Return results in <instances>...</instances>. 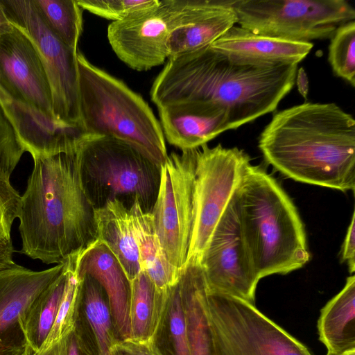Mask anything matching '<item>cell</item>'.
Wrapping results in <instances>:
<instances>
[{
  "label": "cell",
  "mask_w": 355,
  "mask_h": 355,
  "mask_svg": "<svg viewBox=\"0 0 355 355\" xmlns=\"http://www.w3.org/2000/svg\"><path fill=\"white\" fill-rule=\"evenodd\" d=\"M297 70V64L241 63L207 46L169 58L150 98L157 108L192 102L219 105L236 129L275 111L294 86Z\"/></svg>",
  "instance_id": "obj_1"
},
{
  "label": "cell",
  "mask_w": 355,
  "mask_h": 355,
  "mask_svg": "<svg viewBox=\"0 0 355 355\" xmlns=\"http://www.w3.org/2000/svg\"><path fill=\"white\" fill-rule=\"evenodd\" d=\"M78 144L67 152L33 157L21 196L19 252L46 264L64 263L97 240L95 209L83 185Z\"/></svg>",
  "instance_id": "obj_2"
},
{
  "label": "cell",
  "mask_w": 355,
  "mask_h": 355,
  "mask_svg": "<svg viewBox=\"0 0 355 355\" xmlns=\"http://www.w3.org/2000/svg\"><path fill=\"white\" fill-rule=\"evenodd\" d=\"M265 160L295 181L355 188V120L334 103L305 102L277 112L260 134Z\"/></svg>",
  "instance_id": "obj_3"
},
{
  "label": "cell",
  "mask_w": 355,
  "mask_h": 355,
  "mask_svg": "<svg viewBox=\"0 0 355 355\" xmlns=\"http://www.w3.org/2000/svg\"><path fill=\"white\" fill-rule=\"evenodd\" d=\"M242 235L257 277L285 275L309 260L302 221L291 198L261 167L246 166L234 194Z\"/></svg>",
  "instance_id": "obj_4"
},
{
  "label": "cell",
  "mask_w": 355,
  "mask_h": 355,
  "mask_svg": "<svg viewBox=\"0 0 355 355\" xmlns=\"http://www.w3.org/2000/svg\"><path fill=\"white\" fill-rule=\"evenodd\" d=\"M80 127L84 135L131 146L161 167L168 153L159 121L144 99L122 80L77 52Z\"/></svg>",
  "instance_id": "obj_5"
},
{
  "label": "cell",
  "mask_w": 355,
  "mask_h": 355,
  "mask_svg": "<svg viewBox=\"0 0 355 355\" xmlns=\"http://www.w3.org/2000/svg\"><path fill=\"white\" fill-rule=\"evenodd\" d=\"M78 146L83 185L94 209L114 199L132 206L137 199L144 211H151L159 189V166L112 137L84 135Z\"/></svg>",
  "instance_id": "obj_6"
},
{
  "label": "cell",
  "mask_w": 355,
  "mask_h": 355,
  "mask_svg": "<svg viewBox=\"0 0 355 355\" xmlns=\"http://www.w3.org/2000/svg\"><path fill=\"white\" fill-rule=\"evenodd\" d=\"M198 299L207 325L211 355H312L254 304L209 292L205 277Z\"/></svg>",
  "instance_id": "obj_7"
},
{
  "label": "cell",
  "mask_w": 355,
  "mask_h": 355,
  "mask_svg": "<svg viewBox=\"0 0 355 355\" xmlns=\"http://www.w3.org/2000/svg\"><path fill=\"white\" fill-rule=\"evenodd\" d=\"M232 5L241 28L295 42L331 38L340 25L355 19L345 0H232Z\"/></svg>",
  "instance_id": "obj_8"
},
{
  "label": "cell",
  "mask_w": 355,
  "mask_h": 355,
  "mask_svg": "<svg viewBox=\"0 0 355 355\" xmlns=\"http://www.w3.org/2000/svg\"><path fill=\"white\" fill-rule=\"evenodd\" d=\"M249 156L236 147L196 148L194 216L186 265L200 264L211 234L240 182ZM185 265V266H186Z\"/></svg>",
  "instance_id": "obj_9"
},
{
  "label": "cell",
  "mask_w": 355,
  "mask_h": 355,
  "mask_svg": "<svg viewBox=\"0 0 355 355\" xmlns=\"http://www.w3.org/2000/svg\"><path fill=\"white\" fill-rule=\"evenodd\" d=\"M196 148L172 152L160 167L157 198L150 214L162 250L179 273L188 256L194 216Z\"/></svg>",
  "instance_id": "obj_10"
},
{
  "label": "cell",
  "mask_w": 355,
  "mask_h": 355,
  "mask_svg": "<svg viewBox=\"0 0 355 355\" xmlns=\"http://www.w3.org/2000/svg\"><path fill=\"white\" fill-rule=\"evenodd\" d=\"M0 3L9 21L36 49L50 85L55 118L81 129L78 50L68 47L52 33L33 0H0Z\"/></svg>",
  "instance_id": "obj_11"
},
{
  "label": "cell",
  "mask_w": 355,
  "mask_h": 355,
  "mask_svg": "<svg viewBox=\"0 0 355 355\" xmlns=\"http://www.w3.org/2000/svg\"><path fill=\"white\" fill-rule=\"evenodd\" d=\"M188 0H164L107 28L110 44L129 67L147 71L168 58V41L185 21Z\"/></svg>",
  "instance_id": "obj_12"
},
{
  "label": "cell",
  "mask_w": 355,
  "mask_h": 355,
  "mask_svg": "<svg viewBox=\"0 0 355 355\" xmlns=\"http://www.w3.org/2000/svg\"><path fill=\"white\" fill-rule=\"evenodd\" d=\"M200 265L209 292L229 295L254 304L260 279L245 244L234 196L211 234Z\"/></svg>",
  "instance_id": "obj_13"
},
{
  "label": "cell",
  "mask_w": 355,
  "mask_h": 355,
  "mask_svg": "<svg viewBox=\"0 0 355 355\" xmlns=\"http://www.w3.org/2000/svg\"><path fill=\"white\" fill-rule=\"evenodd\" d=\"M0 85L15 99L55 117L40 58L31 40L14 25L0 37Z\"/></svg>",
  "instance_id": "obj_14"
},
{
  "label": "cell",
  "mask_w": 355,
  "mask_h": 355,
  "mask_svg": "<svg viewBox=\"0 0 355 355\" xmlns=\"http://www.w3.org/2000/svg\"><path fill=\"white\" fill-rule=\"evenodd\" d=\"M64 263L35 271L17 263L0 270V345L25 347L22 322L33 300L62 272Z\"/></svg>",
  "instance_id": "obj_15"
},
{
  "label": "cell",
  "mask_w": 355,
  "mask_h": 355,
  "mask_svg": "<svg viewBox=\"0 0 355 355\" xmlns=\"http://www.w3.org/2000/svg\"><path fill=\"white\" fill-rule=\"evenodd\" d=\"M0 105L32 157L69 151L84 135L80 128L15 99L1 85Z\"/></svg>",
  "instance_id": "obj_16"
},
{
  "label": "cell",
  "mask_w": 355,
  "mask_h": 355,
  "mask_svg": "<svg viewBox=\"0 0 355 355\" xmlns=\"http://www.w3.org/2000/svg\"><path fill=\"white\" fill-rule=\"evenodd\" d=\"M158 110L164 138L182 151L199 148L233 129L226 110L213 103H187Z\"/></svg>",
  "instance_id": "obj_17"
},
{
  "label": "cell",
  "mask_w": 355,
  "mask_h": 355,
  "mask_svg": "<svg viewBox=\"0 0 355 355\" xmlns=\"http://www.w3.org/2000/svg\"><path fill=\"white\" fill-rule=\"evenodd\" d=\"M311 42L256 34L234 26L210 47L241 63L274 67L298 64L313 48Z\"/></svg>",
  "instance_id": "obj_18"
},
{
  "label": "cell",
  "mask_w": 355,
  "mask_h": 355,
  "mask_svg": "<svg viewBox=\"0 0 355 355\" xmlns=\"http://www.w3.org/2000/svg\"><path fill=\"white\" fill-rule=\"evenodd\" d=\"M78 272L80 277L90 276L104 288L116 330L121 339L129 338V281L115 257L97 239L80 254Z\"/></svg>",
  "instance_id": "obj_19"
},
{
  "label": "cell",
  "mask_w": 355,
  "mask_h": 355,
  "mask_svg": "<svg viewBox=\"0 0 355 355\" xmlns=\"http://www.w3.org/2000/svg\"><path fill=\"white\" fill-rule=\"evenodd\" d=\"M236 24L232 0H198L189 23L171 34L168 58L210 46Z\"/></svg>",
  "instance_id": "obj_20"
},
{
  "label": "cell",
  "mask_w": 355,
  "mask_h": 355,
  "mask_svg": "<svg viewBox=\"0 0 355 355\" xmlns=\"http://www.w3.org/2000/svg\"><path fill=\"white\" fill-rule=\"evenodd\" d=\"M94 218L97 239L110 250L131 281L141 268L130 209L117 199L109 200L94 209Z\"/></svg>",
  "instance_id": "obj_21"
},
{
  "label": "cell",
  "mask_w": 355,
  "mask_h": 355,
  "mask_svg": "<svg viewBox=\"0 0 355 355\" xmlns=\"http://www.w3.org/2000/svg\"><path fill=\"white\" fill-rule=\"evenodd\" d=\"M320 340L328 355L355 350V276L321 309L318 322Z\"/></svg>",
  "instance_id": "obj_22"
},
{
  "label": "cell",
  "mask_w": 355,
  "mask_h": 355,
  "mask_svg": "<svg viewBox=\"0 0 355 355\" xmlns=\"http://www.w3.org/2000/svg\"><path fill=\"white\" fill-rule=\"evenodd\" d=\"M141 270L153 282L156 289L168 295L178 282L181 273L168 263L157 235L152 215L135 200L130 209Z\"/></svg>",
  "instance_id": "obj_23"
},
{
  "label": "cell",
  "mask_w": 355,
  "mask_h": 355,
  "mask_svg": "<svg viewBox=\"0 0 355 355\" xmlns=\"http://www.w3.org/2000/svg\"><path fill=\"white\" fill-rule=\"evenodd\" d=\"M129 338L156 340L168 312L171 293L158 292L142 270L129 282Z\"/></svg>",
  "instance_id": "obj_24"
},
{
  "label": "cell",
  "mask_w": 355,
  "mask_h": 355,
  "mask_svg": "<svg viewBox=\"0 0 355 355\" xmlns=\"http://www.w3.org/2000/svg\"><path fill=\"white\" fill-rule=\"evenodd\" d=\"M66 283V263L60 274L33 300L28 307L22 329L25 349L37 354L55 322Z\"/></svg>",
  "instance_id": "obj_25"
},
{
  "label": "cell",
  "mask_w": 355,
  "mask_h": 355,
  "mask_svg": "<svg viewBox=\"0 0 355 355\" xmlns=\"http://www.w3.org/2000/svg\"><path fill=\"white\" fill-rule=\"evenodd\" d=\"M80 254L65 261L66 283L56 318L46 339L35 354L48 351L76 332L83 281L78 272Z\"/></svg>",
  "instance_id": "obj_26"
},
{
  "label": "cell",
  "mask_w": 355,
  "mask_h": 355,
  "mask_svg": "<svg viewBox=\"0 0 355 355\" xmlns=\"http://www.w3.org/2000/svg\"><path fill=\"white\" fill-rule=\"evenodd\" d=\"M203 279L202 268L197 264L187 265L180 278L187 320L190 355H211L207 325L198 299V290Z\"/></svg>",
  "instance_id": "obj_27"
},
{
  "label": "cell",
  "mask_w": 355,
  "mask_h": 355,
  "mask_svg": "<svg viewBox=\"0 0 355 355\" xmlns=\"http://www.w3.org/2000/svg\"><path fill=\"white\" fill-rule=\"evenodd\" d=\"M43 21L68 47L77 51L83 31V9L76 0H33Z\"/></svg>",
  "instance_id": "obj_28"
},
{
  "label": "cell",
  "mask_w": 355,
  "mask_h": 355,
  "mask_svg": "<svg viewBox=\"0 0 355 355\" xmlns=\"http://www.w3.org/2000/svg\"><path fill=\"white\" fill-rule=\"evenodd\" d=\"M96 283L89 275L83 277L81 301L93 331L98 355H112L110 348L116 338L112 327L111 314Z\"/></svg>",
  "instance_id": "obj_29"
},
{
  "label": "cell",
  "mask_w": 355,
  "mask_h": 355,
  "mask_svg": "<svg viewBox=\"0 0 355 355\" xmlns=\"http://www.w3.org/2000/svg\"><path fill=\"white\" fill-rule=\"evenodd\" d=\"M328 60L338 77L355 86V21L336 30L331 37Z\"/></svg>",
  "instance_id": "obj_30"
},
{
  "label": "cell",
  "mask_w": 355,
  "mask_h": 355,
  "mask_svg": "<svg viewBox=\"0 0 355 355\" xmlns=\"http://www.w3.org/2000/svg\"><path fill=\"white\" fill-rule=\"evenodd\" d=\"M20 202L21 196L10 180H0V270L15 264L11 228L19 217Z\"/></svg>",
  "instance_id": "obj_31"
},
{
  "label": "cell",
  "mask_w": 355,
  "mask_h": 355,
  "mask_svg": "<svg viewBox=\"0 0 355 355\" xmlns=\"http://www.w3.org/2000/svg\"><path fill=\"white\" fill-rule=\"evenodd\" d=\"M83 9L99 17L118 21L157 6L159 0H76Z\"/></svg>",
  "instance_id": "obj_32"
},
{
  "label": "cell",
  "mask_w": 355,
  "mask_h": 355,
  "mask_svg": "<svg viewBox=\"0 0 355 355\" xmlns=\"http://www.w3.org/2000/svg\"><path fill=\"white\" fill-rule=\"evenodd\" d=\"M167 313L175 355H190L187 320L180 281L171 289Z\"/></svg>",
  "instance_id": "obj_33"
},
{
  "label": "cell",
  "mask_w": 355,
  "mask_h": 355,
  "mask_svg": "<svg viewBox=\"0 0 355 355\" xmlns=\"http://www.w3.org/2000/svg\"><path fill=\"white\" fill-rule=\"evenodd\" d=\"M112 355H163L156 340L121 339L114 342L110 348Z\"/></svg>",
  "instance_id": "obj_34"
},
{
  "label": "cell",
  "mask_w": 355,
  "mask_h": 355,
  "mask_svg": "<svg viewBox=\"0 0 355 355\" xmlns=\"http://www.w3.org/2000/svg\"><path fill=\"white\" fill-rule=\"evenodd\" d=\"M355 213L353 212L351 223L344 240L342 250V260L348 266L350 273L355 271Z\"/></svg>",
  "instance_id": "obj_35"
},
{
  "label": "cell",
  "mask_w": 355,
  "mask_h": 355,
  "mask_svg": "<svg viewBox=\"0 0 355 355\" xmlns=\"http://www.w3.org/2000/svg\"><path fill=\"white\" fill-rule=\"evenodd\" d=\"M21 355H34L24 349ZM35 355H80V345L76 332L67 339L56 344L46 352Z\"/></svg>",
  "instance_id": "obj_36"
},
{
  "label": "cell",
  "mask_w": 355,
  "mask_h": 355,
  "mask_svg": "<svg viewBox=\"0 0 355 355\" xmlns=\"http://www.w3.org/2000/svg\"><path fill=\"white\" fill-rule=\"evenodd\" d=\"M7 138V120L0 106V159L3 154Z\"/></svg>",
  "instance_id": "obj_37"
},
{
  "label": "cell",
  "mask_w": 355,
  "mask_h": 355,
  "mask_svg": "<svg viewBox=\"0 0 355 355\" xmlns=\"http://www.w3.org/2000/svg\"><path fill=\"white\" fill-rule=\"evenodd\" d=\"M12 26V24L8 19L0 3V37L8 31L11 28Z\"/></svg>",
  "instance_id": "obj_38"
},
{
  "label": "cell",
  "mask_w": 355,
  "mask_h": 355,
  "mask_svg": "<svg viewBox=\"0 0 355 355\" xmlns=\"http://www.w3.org/2000/svg\"><path fill=\"white\" fill-rule=\"evenodd\" d=\"M25 347H13L0 345V355H21Z\"/></svg>",
  "instance_id": "obj_39"
},
{
  "label": "cell",
  "mask_w": 355,
  "mask_h": 355,
  "mask_svg": "<svg viewBox=\"0 0 355 355\" xmlns=\"http://www.w3.org/2000/svg\"><path fill=\"white\" fill-rule=\"evenodd\" d=\"M328 355V354H327ZM341 355H355V350L349 351L347 352H345Z\"/></svg>",
  "instance_id": "obj_40"
}]
</instances>
